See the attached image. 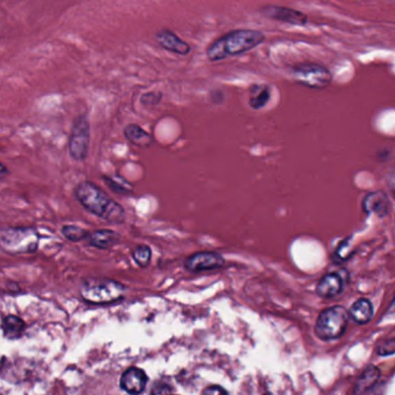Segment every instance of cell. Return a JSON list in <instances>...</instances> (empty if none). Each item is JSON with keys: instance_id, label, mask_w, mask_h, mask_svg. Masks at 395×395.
Masks as SVG:
<instances>
[{"instance_id": "cell-1", "label": "cell", "mask_w": 395, "mask_h": 395, "mask_svg": "<svg viewBox=\"0 0 395 395\" xmlns=\"http://www.w3.org/2000/svg\"><path fill=\"white\" fill-rule=\"evenodd\" d=\"M75 200L82 208L94 216L112 224H122L125 220V210L104 189L91 181H82L73 191Z\"/></svg>"}, {"instance_id": "cell-2", "label": "cell", "mask_w": 395, "mask_h": 395, "mask_svg": "<svg viewBox=\"0 0 395 395\" xmlns=\"http://www.w3.org/2000/svg\"><path fill=\"white\" fill-rule=\"evenodd\" d=\"M265 41V35L260 30H231L211 42L205 50V55L210 62L216 63L248 53Z\"/></svg>"}, {"instance_id": "cell-3", "label": "cell", "mask_w": 395, "mask_h": 395, "mask_svg": "<svg viewBox=\"0 0 395 395\" xmlns=\"http://www.w3.org/2000/svg\"><path fill=\"white\" fill-rule=\"evenodd\" d=\"M127 290V287L119 280L91 277L82 280L79 295L86 304L109 305L122 300Z\"/></svg>"}, {"instance_id": "cell-4", "label": "cell", "mask_w": 395, "mask_h": 395, "mask_svg": "<svg viewBox=\"0 0 395 395\" xmlns=\"http://www.w3.org/2000/svg\"><path fill=\"white\" fill-rule=\"evenodd\" d=\"M40 243V235L34 228H3L0 232V246L5 253L11 255L35 253Z\"/></svg>"}, {"instance_id": "cell-5", "label": "cell", "mask_w": 395, "mask_h": 395, "mask_svg": "<svg viewBox=\"0 0 395 395\" xmlns=\"http://www.w3.org/2000/svg\"><path fill=\"white\" fill-rule=\"evenodd\" d=\"M349 312L342 306H333L321 312L315 324V334L324 341L344 335L349 322Z\"/></svg>"}, {"instance_id": "cell-6", "label": "cell", "mask_w": 395, "mask_h": 395, "mask_svg": "<svg viewBox=\"0 0 395 395\" xmlns=\"http://www.w3.org/2000/svg\"><path fill=\"white\" fill-rule=\"evenodd\" d=\"M91 145V124L85 114L75 117L69 137V154L75 161L86 160Z\"/></svg>"}, {"instance_id": "cell-7", "label": "cell", "mask_w": 395, "mask_h": 395, "mask_svg": "<svg viewBox=\"0 0 395 395\" xmlns=\"http://www.w3.org/2000/svg\"><path fill=\"white\" fill-rule=\"evenodd\" d=\"M292 77L302 86L324 90L332 84V72L327 67L317 63H302L292 69Z\"/></svg>"}, {"instance_id": "cell-8", "label": "cell", "mask_w": 395, "mask_h": 395, "mask_svg": "<svg viewBox=\"0 0 395 395\" xmlns=\"http://www.w3.org/2000/svg\"><path fill=\"white\" fill-rule=\"evenodd\" d=\"M225 263L226 261L222 254L211 252V250H203V252L191 254L187 257L183 262V267L187 272H191V274H200V272H211V270L223 268Z\"/></svg>"}, {"instance_id": "cell-9", "label": "cell", "mask_w": 395, "mask_h": 395, "mask_svg": "<svg viewBox=\"0 0 395 395\" xmlns=\"http://www.w3.org/2000/svg\"><path fill=\"white\" fill-rule=\"evenodd\" d=\"M259 12L262 16L277 23H287L294 26H305L306 23H309V18L305 13L285 6L265 5L260 8Z\"/></svg>"}, {"instance_id": "cell-10", "label": "cell", "mask_w": 395, "mask_h": 395, "mask_svg": "<svg viewBox=\"0 0 395 395\" xmlns=\"http://www.w3.org/2000/svg\"><path fill=\"white\" fill-rule=\"evenodd\" d=\"M149 383V376L144 370L137 366L128 368L119 378V387L128 394H142Z\"/></svg>"}, {"instance_id": "cell-11", "label": "cell", "mask_w": 395, "mask_h": 395, "mask_svg": "<svg viewBox=\"0 0 395 395\" xmlns=\"http://www.w3.org/2000/svg\"><path fill=\"white\" fill-rule=\"evenodd\" d=\"M154 38L158 45L168 53H174L178 56H187L191 53V45L183 41L182 38L176 35L173 30L161 28L156 33Z\"/></svg>"}, {"instance_id": "cell-12", "label": "cell", "mask_w": 395, "mask_h": 395, "mask_svg": "<svg viewBox=\"0 0 395 395\" xmlns=\"http://www.w3.org/2000/svg\"><path fill=\"white\" fill-rule=\"evenodd\" d=\"M363 209L366 213L385 217L390 210V200L383 191H374L366 195L363 201Z\"/></svg>"}, {"instance_id": "cell-13", "label": "cell", "mask_w": 395, "mask_h": 395, "mask_svg": "<svg viewBox=\"0 0 395 395\" xmlns=\"http://www.w3.org/2000/svg\"><path fill=\"white\" fill-rule=\"evenodd\" d=\"M343 290L342 277L336 272L326 274L317 285L318 295L322 298H333L339 296Z\"/></svg>"}, {"instance_id": "cell-14", "label": "cell", "mask_w": 395, "mask_h": 395, "mask_svg": "<svg viewBox=\"0 0 395 395\" xmlns=\"http://www.w3.org/2000/svg\"><path fill=\"white\" fill-rule=\"evenodd\" d=\"M88 243L97 250H110L121 241V235L112 230H97L88 235Z\"/></svg>"}, {"instance_id": "cell-15", "label": "cell", "mask_w": 395, "mask_h": 395, "mask_svg": "<svg viewBox=\"0 0 395 395\" xmlns=\"http://www.w3.org/2000/svg\"><path fill=\"white\" fill-rule=\"evenodd\" d=\"M26 329V322L23 321V318L14 315V314H8L3 317L1 320V331L5 339L15 341L19 339L23 335Z\"/></svg>"}, {"instance_id": "cell-16", "label": "cell", "mask_w": 395, "mask_h": 395, "mask_svg": "<svg viewBox=\"0 0 395 395\" xmlns=\"http://www.w3.org/2000/svg\"><path fill=\"white\" fill-rule=\"evenodd\" d=\"M123 134L128 142H130L132 145L144 149L152 145V136L139 124H128L127 127L124 128Z\"/></svg>"}, {"instance_id": "cell-17", "label": "cell", "mask_w": 395, "mask_h": 395, "mask_svg": "<svg viewBox=\"0 0 395 395\" xmlns=\"http://www.w3.org/2000/svg\"><path fill=\"white\" fill-rule=\"evenodd\" d=\"M349 315L357 324H368L373 317L372 302L366 298L358 299L357 302H355L351 306Z\"/></svg>"}, {"instance_id": "cell-18", "label": "cell", "mask_w": 395, "mask_h": 395, "mask_svg": "<svg viewBox=\"0 0 395 395\" xmlns=\"http://www.w3.org/2000/svg\"><path fill=\"white\" fill-rule=\"evenodd\" d=\"M381 370L376 366H369L364 372L358 378L357 383L355 385L354 393L362 394L376 386V383L381 379Z\"/></svg>"}, {"instance_id": "cell-19", "label": "cell", "mask_w": 395, "mask_h": 395, "mask_svg": "<svg viewBox=\"0 0 395 395\" xmlns=\"http://www.w3.org/2000/svg\"><path fill=\"white\" fill-rule=\"evenodd\" d=\"M270 100V88L265 85H253L250 91V106L255 110L265 108Z\"/></svg>"}, {"instance_id": "cell-20", "label": "cell", "mask_w": 395, "mask_h": 395, "mask_svg": "<svg viewBox=\"0 0 395 395\" xmlns=\"http://www.w3.org/2000/svg\"><path fill=\"white\" fill-rule=\"evenodd\" d=\"M131 257L141 268H147L152 260V250L147 245H139L131 250Z\"/></svg>"}, {"instance_id": "cell-21", "label": "cell", "mask_w": 395, "mask_h": 395, "mask_svg": "<svg viewBox=\"0 0 395 395\" xmlns=\"http://www.w3.org/2000/svg\"><path fill=\"white\" fill-rule=\"evenodd\" d=\"M104 180L109 189L114 191L115 194L129 195L132 193V187L130 186V183L121 176L115 178V176H104Z\"/></svg>"}, {"instance_id": "cell-22", "label": "cell", "mask_w": 395, "mask_h": 395, "mask_svg": "<svg viewBox=\"0 0 395 395\" xmlns=\"http://www.w3.org/2000/svg\"><path fill=\"white\" fill-rule=\"evenodd\" d=\"M60 232L71 243H80L82 240L88 238L91 233L85 228H79L75 225H64Z\"/></svg>"}, {"instance_id": "cell-23", "label": "cell", "mask_w": 395, "mask_h": 395, "mask_svg": "<svg viewBox=\"0 0 395 395\" xmlns=\"http://www.w3.org/2000/svg\"><path fill=\"white\" fill-rule=\"evenodd\" d=\"M163 100V93L161 92H146L143 93L139 97V101L145 107H154L160 104Z\"/></svg>"}, {"instance_id": "cell-24", "label": "cell", "mask_w": 395, "mask_h": 395, "mask_svg": "<svg viewBox=\"0 0 395 395\" xmlns=\"http://www.w3.org/2000/svg\"><path fill=\"white\" fill-rule=\"evenodd\" d=\"M349 250H350V241L349 240H344L343 243H339V246L337 247V250H336L335 255L336 260L339 262L346 261L348 257H349Z\"/></svg>"}, {"instance_id": "cell-25", "label": "cell", "mask_w": 395, "mask_h": 395, "mask_svg": "<svg viewBox=\"0 0 395 395\" xmlns=\"http://www.w3.org/2000/svg\"><path fill=\"white\" fill-rule=\"evenodd\" d=\"M151 394H168V393H174V388L171 387V385L164 381H157L154 383L151 391Z\"/></svg>"}, {"instance_id": "cell-26", "label": "cell", "mask_w": 395, "mask_h": 395, "mask_svg": "<svg viewBox=\"0 0 395 395\" xmlns=\"http://www.w3.org/2000/svg\"><path fill=\"white\" fill-rule=\"evenodd\" d=\"M393 354H395V339L384 341L378 347V355H381V356H390V355Z\"/></svg>"}, {"instance_id": "cell-27", "label": "cell", "mask_w": 395, "mask_h": 395, "mask_svg": "<svg viewBox=\"0 0 395 395\" xmlns=\"http://www.w3.org/2000/svg\"><path fill=\"white\" fill-rule=\"evenodd\" d=\"M202 394H228V390H225L224 387H222L220 385H210L208 387H205L203 391H202Z\"/></svg>"}, {"instance_id": "cell-28", "label": "cell", "mask_w": 395, "mask_h": 395, "mask_svg": "<svg viewBox=\"0 0 395 395\" xmlns=\"http://www.w3.org/2000/svg\"><path fill=\"white\" fill-rule=\"evenodd\" d=\"M388 184H390V188H391L392 193H393V196H394L395 198V171H393L391 176H390Z\"/></svg>"}, {"instance_id": "cell-29", "label": "cell", "mask_w": 395, "mask_h": 395, "mask_svg": "<svg viewBox=\"0 0 395 395\" xmlns=\"http://www.w3.org/2000/svg\"><path fill=\"white\" fill-rule=\"evenodd\" d=\"M10 174V171H8L5 164H1V171H0V176H1V179H4L5 176Z\"/></svg>"}, {"instance_id": "cell-30", "label": "cell", "mask_w": 395, "mask_h": 395, "mask_svg": "<svg viewBox=\"0 0 395 395\" xmlns=\"http://www.w3.org/2000/svg\"><path fill=\"white\" fill-rule=\"evenodd\" d=\"M391 310L395 313V298L394 300H393V302H392Z\"/></svg>"}]
</instances>
